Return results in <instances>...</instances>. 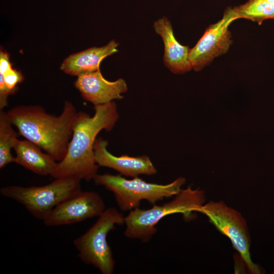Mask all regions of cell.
Returning <instances> with one entry per match:
<instances>
[{"instance_id": "obj_11", "label": "cell", "mask_w": 274, "mask_h": 274, "mask_svg": "<svg viewBox=\"0 0 274 274\" xmlns=\"http://www.w3.org/2000/svg\"><path fill=\"white\" fill-rule=\"evenodd\" d=\"M108 144V141L102 138H98L95 140L94 158L98 166L112 168L120 175L132 178L140 175H153L157 173V169L147 156H116L109 152Z\"/></svg>"}, {"instance_id": "obj_15", "label": "cell", "mask_w": 274, "mask_h": 274, "mask_svg": "<svg viewBox=\"0 0 274 274\" xmlns=\"http://www.w3.org/2000/svg\"><path fill=\"white\" fill-rule=\"evenodd\" d=\"M231 9L235 20L245 19L261 25L266 20L274 19V6L262 0H248Z\"/></svg>"}, {"instance_id": "obj_13", "label": "cell", "mask_w": 274, "mask_h": 274, "mask_svg": "<svg viewBox=\"0 0 274 274\" xmlns=\"http://www.w3.org/2000/svg\"><path fill=\"white\" fill-rule=\"evenodd\" d=\"M118 46L113 40L105 46L91 47L70 55L63 61L60 69L66 74L77 77L99 70L101 61L117 52Z\"/></svg>"}, {"instance_id": "obj_14", "label": "cell", "mask_w": 274, "mask_h": 274, "mask_svg": "<svg viewBox=\"0 0 274 274\" xmlns=\"http://www.w3.org/2000/svg\"><path fill=\"white\" fill-rule=\"evenodd\" d=\"M13 149L15 152L14 162L35 174L51 176L56 167L58 162L28 140L17 139Z\"/></svg>"}, {"instance_id": "obj_3", "label": "cell", "mask_w": 274, "mask_h": 274, "mask_svg": "<svg viewBox=\"0 0 274 274\" xmlns=\"http://www.w3.org/2000/svg\"><path fill=\"white\" fill-rule=\"evenodd\" d=\"M206 196L203 191L193 189L188 186L176 195L172 200L161 205L153 204L148 209L136 208L125 217L124 235L130 238L149 242L157 232L158 222L165 217L177 213L182 214L186 218H190L192 213L204 204Z\"/></svg>"}, {"instance_id": "obj_6", "label": "cell", "mask_w": 274, "mask_h": 274, "mask_svg": "<svg viewBox=\"0 0 274 274\" xmlns=\"http://www.w3.org/2000/svg\"><path fill=\"white\" fill-rule=\"evenodd\" d=\"M80 182L58 178L43 186H5L0 193L21 204L33 217L43 221L57 206L81 190Z\"/></svg>"}, {"instance_id": "obj_18", "label": "cell", "mask_w": 274, "mask_h": 274, "mask_svg": "<svg viewBox=\"0 0 274 274\" xmlns=\"http://www.w3.org/2000/svg\"><path fill=\"white\" fill-rule=\"evenodd\" d=\"M272 6H274V0H262Z\"/></svg>"}, {"instance_id": "obj_2", "label": "cell", "mask_w": 274, "mask_h": 274, "mask_svg": "<svg viewBox=\"0 0 274 274\" xmlns=\"http://www.w3.org/2000/svg\"><path fill=\"white\" fill-rule=\"evenodd\" d=\"M77 112L68 100L65 101L58 116L38 105L18 106L7 112L20 135L36 144L57 162L65 156Z\"/></svg>"}, {"instance_id": "obj_4", "label": "cell", "mask_w": 274, "mask_h": 274, "mask_svg": "<svg viewBox=\"0 0 274 274\" xmlns=\"http://www.w3.org/2000/svg\"><path fill=\"white\" fill-rule=\"evenodd\" d=\"M112 192L117 204L122 212H130L139 208L142 200L154 204L165 198L177 195L186 180L179 177L170 183L162 185L147 182L138 177L128 180L121 175L97 174L93 179Z\"/></svg>"}, {"instance_id": "obj_1", "label": "cell", "mask_w": 274, "mask_h": 274, "mask_svg": "<svg viewBox=\"0 0 274 274\" xmlns=\"http://www.w3.org/2000/svg\"><path fill=\"white\" fill-rule=\"evenodd\" d=\"M118 117L117 106L113 101L94 106L93 116L83 111L78 112L65 156L57 162L50 176L54 179L93 180L99 166L94 152L96 136L102 130H111Z\"/></svg>"}, {"instance_id": "obj_12", "label": "cell", "mask_w": 274, "mask_h": 274, "mask_svg": "<svg viewBox=\"0 0 274 274\" xmlns=\"http://www.w3.org/2000/svg\"><path fill=\"white\" fill-rule=\"evenodd\" d=\"M153 27L163 42V61L166 67L177 74L192 70L189 60L190 49L178 42L170 21L166 17H163L154 23Z\"/></svg>"}, {"instance_id": "obj_10", "label": "cell", "mask_w": 274, "mask_h": 274, "mask_svg": "<svg viewBox=\"0 0 274 274\" xmlns=\"http://www.w3.org/2000/svg\"><path fill=\"white\" fill-rule=\"evenodd\" d=\"M74 86L82 97L94 106L121 99L123 97L122 94L127 90L126 83L123 79L109 81L102 76L100 69L78 76Z\"/></svg>"}, {"instance_id": "obj_9", "label": "cell", "mask_w": 274, "mask_h": 274, "mask_svg": "<svg viewBox=\"0 0 274 274\" xmlns=\"http://www.w3.org/2000/svg\"><path fill=\"white\" fill-rule=\"evenodd\" d=\"M105 209L98 193L81 190L57 206L43 221L48 226L69 225L98 217Z\"/></svg>"}, {"instance_id": "obj_7", "label": "cell", "mask_w": 274, "mask_h": 274, "mask_svg": "<svg viewBox=\"0 0 274 274\" xmlns=\"http://www.w3.org/2000/svg\"><path fill=\"white\" fill-rule=\"evenodd\" d=\"M197 212L205 215L210 222L230 239L250 273H262L261 268L251 259V240L247 225L238 212L222 201H211L200 207Z\"/></svg>"}, {"instance_id": "obj_17", "label": "cell", "mask_w": 274, "mask_h": 274, "mask_svg": "<svg viewBox=\"0 0 274 274\" xmlns=\"http://www.w3.org/2000/svg\"><path fill=\"white\" fill-rule=\"evenodd\" d=\"M10 60V54L1 49L0 51V78H2L6 86L10 89L18 90L17 85L21 83L24 77L22 73L12 66Z\"/></svg>"}, {"instance_id": "obj_8", "label": "cell", "mask_w": 274, "mask_h": 274, "mask_svg": "<svg viewBox=\"0 0 274 274\" xmlns=\"http://www.w3.org/2000/svg\"><path fill=\"white\" fill-rule=\"evenodd\" d=\"M235 20L231 7H228L221 19L206 29L196 45L189 50V60L193 70L200 71L228 51L233 43L229 27Z\"/></svg>"}, {"instance_id": "obj_5", "label": "cell", "mask_w": 274, "mask_h": 274, "mask_svg": "<svg viewBox=\"0 0 274 274\" xmlns=\"http://www.w3.org/2000/svg\"><path fill=\"white\" fill-rule=\"evenodd\" d=\"M125 217L114 208L106 209L84 234L74 240L78 256L84 263L93 266L102 274L113 273L115 261L107 236L116 225L124 224Z\"/></svg>"}, {"instance_id": "obj_16", "label": "cell", "mask_w": 274, "mask_h": 274, "mask_svg": "<svg viewBox=\"0 0 274 274\" xmlns=\"http://www.w3.org/2000/svg\"><path fill=\"white\" fill-rule=\"evenodd\" d=\"M7 112L0 110V168L14 162L15 156L11 150L14 143L20 135L13 128Z\"/></svg>"}]
</instances>
